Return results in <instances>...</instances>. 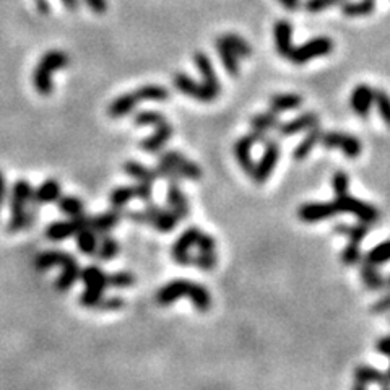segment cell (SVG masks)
<instances>
[{"instance_id":"1","label":"cell","mask_w":390,"mask_h":390,"mask_svg":"<svg viewBox=\"0 0 390 390\" xmlns=\"http://www.w3.org/2000/svg\"><path fill=\"white\" fill-rule=\"evenodd\" d=\"M69 65V56L65 52L51 49L47 51L41 60L37 62L35 72H33V85L35 90L41 96H49L54 90V82H52V74L57 70L65 69Z\"/></svg>"},{"instance_id":"2","label":"cell","mask_w":390,"mask_h":390,"mask_svg":"<svg viewBox=\"0 0 390 390\" xmlns=\"http://www.w3.org/2000/svg\"><path fill=\"white\" fill-rule=\"evenodd\" d=\"M31 184L25 179H18L12 187L10 194V220H8L7 231L18 232L28 230V210L33 201Z\"/></svg>"},{"instance_id":"3","label":"cell","mask_w":390,"mask_h":390,"mask_svg":"<svg viewBox=\"0 0 390 390\" xmlns=\"http://www.w3.org/2000/svg\"><path fill=\"white\" fill-rule=\"evenodd\" d=\"M80 278L85 285V291L80 294V304L83 307H98L104 299V291L109 288L108 275L96 265L82 270Z\"/></svg>"},{"instance_id":"4","label":"cell","mask_w":390,"mask_h":390,"mask_svg":"<svg viewBox=\"0 0 390 390\" xmlns=\"http://www.w3.org/2000/svg\"><path fill=\"white\" fill-rule=\"evenodd\" d=\"M335 207L339 213H350L358 218L359 223H364V225L373 226L379 221L380 212L374 205H371L368 202L359 201V198L350 195V192L335 195Z\"/></svg>"},{"instance_id":"5","label":"cell","mask_w":390,"mask_h":390,"mask_svg":"<svg viewBox=\"0 0 390 390\" xmlns=\"http://www.w3.org/2000/svg\"><path fill=\"white\" fill-rule=\"evenodd\" d=\"M130 218L135 223L150 225L160 232L173 231L180 221L174 212H171L169 208H161L158 205H149L142 212H132Z\"/></svg>"},{"instance_id":"6","label":"cell","mask_w":390,"mask_h":390,"mask_svg":"<svg viewBox=\"0 0 390 390\" xmlns=\"http://www.w3.org/2000/svg\"><path fill=\"white\" fill-rule=\"evenodd\" d=\"M332 51H334V41L327 36H317L303 42V44L293 47L288 59L291 60L294 65H304L314 59H319V57L330 56Z\"/></svg>"},{"instance_id":"7","label":"cell","mask_w":390,"mask_h":390,"mask_svg":"<svg viewBox=\"0 0 390 390\" xmlns=\"http://www.w3.org/2000/svg\"><path fill=\"white\" fill-rule=\"evenodd\" d=\"M321 145L329 150H340L350 160L358 158L361 151H363V145H361L359 139H356L355 135H348L337 130L322 132Z\"/></svg>"},{"instance_id":"8","label":"cell","mask_w":390,"mask_h":390,"mask_svg":"<svg viewBox=\"0 0 390 390\" xmlns=\"http://www.w3.org/2000/svg\"><path fill=\"white\" fill-rule=\"evenodd\" d=\"M280 160V145L277 140H267L265 142V150L260 160L257 161L254 166V171H252V179H254L255 184L262 185L269 180L270 176L277 168Z\"/></svg>"},{"instance_id":"9","label":"cell","mask_w":390,"mask_h":390,"mask_svg":"<svg viewBox=\"0 0 390 390\" xmlns=\"http://www.w3.org/2000/svg\"><path fill=\"white\" fill-rule=\"evenodd\" d=\"M201 230L195 226H190L180 235L171 249V255L173 260L178 265H190L192 264V249L197 246L198 236H201Z\"/></svg>"},{"instance_id":"10","label":"cell","mask_w":390,"mask_h":390,"mask_svg":"<svg viewBox=\"0 0 390 390\" xmlns=\"http://www.w3.org/2000/svg\"><path fill=\"white\" fill-rule=\"evenodd\" d=\"M173 83L179 93H183L189 98L197 99V101L210 103L218 96L217 93H213L212 90L207 87V85L195 82V80L192 77H189L187 74H176L173 78Z\"/></svg>"},{"instance_id":"11","label":"cell","mask_w":390,"mask_h":390,"mask_svg":"<svg viewBox=\"0 0 390 390\" xmlns=\"http://www.w3.org/2000/svg\"><path fill=\"white\" fill-rule=\"evenodd\" d=\"M195 249H197V254L192 255L194 265H197L201 270H205V272L217 267L218 259H217L215 237L208 235V232H201Z\"/></svg>"},{"instance_id":"12","label":"cell","mask_w":390,"mask_h":390,"mask_svg":"<svg viewBox=\"0 0 390 390\" xmlns=\"http://www.w3.org/2000/svg\"><path fill=\"white\" fill-rule=\"evenodd\" d=\"M337 213H339V210H337L334 202H309L303 203L298 208L296 215L303 223L312 225V223H321L323 220H329V218H334Z\"/></svg>"},{"instance_id":"13","label":"cell","mask_w":390,"mask_h":390,"mask_svg":"<svg viewBox=\"0 0 390 390\" xmlns=\"http://www.w3.org/2000/svg\"><path fill=\"white\" fill-rule=\"evenodd\" d=\"M158 160L164 161V163H168L169 166H173V168L180 174V178L198 180L202 179L203 176L201 166L194 163V161H190L189 158H185L183 153H179V151H164V153L160 155Z\"/></svg>"},{"instance_id":"14","label":"cell","mask_w":390,"mask_h":390,"mask_svg":"<svg viewBox=\"0 0 390 390\" xmlns=\"http://www.w3.org/2000/svg\"><path fill=\"white\" fill-rule=\"evenodd\" d=\"M88 218L90 217L82 215L78 218H70L67 221L51 223V225L46 228V237L49 241H56V242L69 239V237L77 235L78 230L88 226Z\"/></svg>"},{"instance_id":"15","label":"cell","mask_w":390,"mask_h":390,"mask_svg":"<svg viewBox=\"0 0 390 390\" xmlns=\"http://www.w3.org/2000/svg\"><path fill=\"white\" fill-rule=\"evenodd\" d=\"M190 288H192V282L189 280H173L158 289L155 299L160 306H171L183 299V296H189Z\"/></svg>"},{"instance_id":"16","label":"cell","mask_w":390,"mask_h":390,"mask_svg":"<svg viewBox=\"0 0 390 390\" xmlns=\"http://www.w3.org/2000/svg\"><path fill=\"white\" fill-rule=\"evenodd\" d=\"M319 122H321L319 114L307 111V112L299 114L298 117L291 119V121L280 124L277 130L282 137H291V135L301 134V132H306V130H309V128L319 126Z\"/></svg>"},{"instance_id":"17","label":"cell","mask_w":390,"mask_h":390,"mask_svg":"<svg viewBox=\"0 0 390 390\" xmlns=\"http://www.w3.org/2000/svg\"><path fill=\"white\" fill-rule=\"evenodd\" d=\"M350 106L356 116L363 119L368 117L371 114V109L374 106V90L366 83L355 87L350 94Z\"/></svg>"},{"instance_id":"18","label":"cell","mask_w":390,"mask_h":390,"mask_svg":"<svg viewBox=\"0 0 390 390\" xmlns=\"http://www.w3.org/2000/svg\"><path fill=\"white\" fill-rule=\"evenodd\" d=\"M192 59H194L195 67H197V70H198V74H201L202 83L207 85V87L210 88L213 93L220 94L221 83H220V80H218V77H217L215 67H213L210 57H208L205 52L198 51V52H195Z\"/></svg>"},{"instance_id":"19","label":"cell","mask_w":390,"mask_h":390,"mask_svg":"<svg viewBox=\"0 0 390 390\" xmlns=\"http://www.w3.org/2000/svg\"><path fill=\"white\" fill-rule=\"evenodd\" d=\"M273 40L277 52L288 59L293 51V25L288 20H278L273 26Z\"/></svg>"},{"instance_id":"20","label":"cell","mask_w":390,"mask_h":390,"mask_svg":"<svg viewBox=\"0 0 390 390\" xmlns=\"http://www.w3.org/2000/svg\"><path fill=\"white\" fill-rule=\"evenodd\" d=\"M171 137H173V126L166 121L161 124V126L155 127L153 134L140 142V149L146 151V153H158V151L168 144Z\"/></svg>"},{"instance_id":"21","label":"cell","mask_w":390,"mask_h":390,"mask_svg":"<svg viewBox=\"0 0 390 390\" xmlns=\"http://www.w3.org/2000/svg\"><path fill=\"white\" fill-rule=\"evenodd\" d=\"M355 380L364 385H379V387H390V379L387 373L373 368L368 364H359L356 366L353 371Z\"/></svg>"},{"instance_id":"22","label":"cell","mask_w":390,"mask_h":390,"mask_svg":"<svg viewBox=\"0 0 390 390\" xmlns=\"http://www.w3.org/2000/svg\"><path fill=\"white\" fill-rule=\"evenodd\" d=\"M166 202H168L169 210L174 212L179 220H184V218L189 217V201L178 183L168 185V190H166Z\"/></svg>"},{"instance_id":"23","label":"cell","mask_w":390,"mask_h":390,"mask_svg":"<svg viewBox=\"0 0 390 390\" xmlns=\"http://www.w3.org/2000/svg\"><path fill=\"white\" fill-rule=\"evenodd\" d=\"M62 195L60 184L57 179H47L40 187L33 190V203L37 207L47 205V203L57 202Z\"/></svg>"},{"instance_id":"24","label":"cell","mask_w":390,"mask_h":390,"mask_svg":"<svg viewBox=\"0 0 390 390\" xmlns=\"http://www.w3.org/2000/svg\"><path fill=\"white\" fill-rule=\"evenodd\" d=\"M255 144L252 142V139L249 135H244L241 137L239 140L235 144V156H236V161L237 164L241 166V169L244 171L246 174H252V171H254V158H252V146Z\"/></svg>"},{"instance_id":"25","label":"cell","mask_w":390,"mask_h":390,"mask_svg":"<svg viewBox=\"0 0 390 390\" xmlns=\"http://www.w3.org/2000/svg\"><path fill=\"white\" fill-rule=\"evenodd\" d=\"M139 96L135 93H124L117 96L114 101L108 106V114L111 119H122L127 114L134 112L137 104H139Z\"/></svg>"},{"instance_id":"26","label":"cell","mask_w":390,"mask_h":390,"mask_svg":"<svg viewBox=\"0 0 390 390\" xmlns=\"http://www.w3.org/2000/svg\"><path fill=\"white\" fill-rule=\"evenodd\" d=\"M121 212L122 210H116V208H112V210L101 213V215L88 218V228H92V230L96 232L98 236L108 235V232L111 231L119 221H121V218H122Z\"/></svg>"},{"instance_id":"27","label":"cell","mask_w":390,"mask_h":390,"mask_svg":"<svg viewBox=\"0 0 390 390\" xmlns=\"http://www.w3.org/2000/svg\"><path fill=\"white\" fill-rule=\"evenodd\" d=\"M321 137H322V128L316 126L312 128H309L307 134L304 135V139L299 142L296 145V149L293 151V158L296 161H304L309 155L312 153V150L321 144Z\"/></svg>"},{"instance_id":"28","label":"cell","mask_w":390,"mask_h":390,"mask_svg":"<svg viewBox=\"0 0 390 390\" xmlns=\"http://www.w3.org/2000/svg\"><path fill=\"white\" fill-rule=\"evenodd\" d=\"M359 277L361 282L364 283V287L369 289V291H382V289L387 288L385 285V277L379 272V269L375 265H371L368 262H361V270H359Z\"/></svg>"},{"instance_id":"29","label":"cell","mask_w":390,"mask_h":390,"mask_svg":"<svg viewBox=\"0 0 390 390\" xmlns=\"http://www.w3.org/2000/svg\"><path fill=\"white\" fill-rule=\"evenodd\" d=\"M72 254L69 252H62V251H46L36 257L35 260V267L40 272H44V270H49L52 267H62L72 259Z\"/></svg>"},{"instance_id":"30","label":"cell","mask_w":390,"mask_h":390,"mask_svg":"<svg viewBox=\"0 0 390 390\" xmlns=\"http://www.w3.org/2000/svg\"><path fill=\"white\" fill-rule=\"evenodd\" d=\"M217 52L226 72L230 74L231 77H237V75H239V57H237L236 52L223 41L221 36L217 40Z\"/></svg>"},{"instance_id":"31","label":"cell","mask_w":390,"mask_h":390,"mask_svg":"<svg viewBox=\"0 0 390 390\" xmlns=\"http://www.w3.org/2000/svg\"><path fill=\"white\" fill-rule=\"evenodd\" d=\"M60 269L62 272L59 275V278L56 280V288L59 289V291H69V289L78 282L82 270H80L75 257H72L65 265H62Z\"/></svg>"},{"instance_id":"32","label":"cell","mask_w":390,"mask_h":390,"mask_svg":"<svg viewBox=\"0 0 390 390\" xmlns=\"http://www.w3.org/2000/svg\"><path fill=\"white\" fill-rule=\"evenodd\" d=\"M270 111L273 112H285L293 111L303 106V96H299L296 93H277L270 98L269 101Z\"/></svg>"},{"instance_id":"33","label":"cell","mask_w":390,"mask_h":390,"mask_svg":"<svg viewBox=\"0 0 390 390\" xmlns=\"http://www.w3.org/2000/svg\"><path fill=\"white\" fill-rule=\"evenodd\" d=\"M124 173L127 176H130L132 179H135L137 183H146V184H151L153 185L155 179L158 178V174H156V171L146 168L145 164L139 163V161H126L124 163Z\"/></svg>"},{"instance_id":"34","label":"cell","mask_w":390,"mask_h":390,"mask_svg":"<svg viewBox=\"0 0 390 390\" xmlns=\"http://www.w3.org/2000/svg\"><path fill=\"white\" fill-rule=\"evenodd\" d=\"M98 235L94 232L92 228L85 226L82 230L77 231V235H75V241H77V247L78 251L82 252L85 255H94L98 251V244H99V239H98Z\"/></svg>"},{"instance_id":"35","label":"cell","mask_w":390,"mask_h":390,"mask_svg":"<svg viewBox=\"0 0 390 390\" xmlns=\"http://www.w3.org/2000/svg\"><path fill=\"white\" fill-rule=\"evenodd\" d=\"M375 0H356V2H346L341 3V13L348 18H359V17H369L375 10Z\"/></svg>"},{"instance_id":"36","label":"cell","mask_w":390,"mask_h":390,"mask_svg":"<svg viewBox=\"0 0 390 390\" xmlns=\"http://www.w3.org/2000/svg\"><path fill=\"white\" fill-rule=\"evenodd\" d=\"M369 228L368 225H364V223H358V225H345V223H340V225H337L334 228L335 232H339V235L345 236L348 242H356V244H359V242H363L366 237L369 235Z\"/></svg>"},{"instance_id":"37","label":"cell","mask_w":390,"mask_h":390,"mask_svg":"<svg viewBox=\"0 0 390 390\" xmlns=\"http://www.w3.org/2000/svg\"><path fill=\"white\" fill-rule=\"evenodd\" d=\"M190 303L194 304V307L197 309L198 312H207L210 311L212 307V294L208 289L203 287L201 283H192V288H190L189 293Z\"/></svg>"},{"instance_id":"38","label":"cell","mask_w":390,"mask_h":390,"mask_svg":"<svg viewBox=\"0 0 390 390\" xmlns=\"http://www.w3.org/2000/svg\"><path fill=\"white\" fill-rule=\"evenodd\" d=\"M134 198H137L135 185H119L109 195V203L116 210H124V207L130 201H134Z\"/></svg>"},{"instance_id":"39","label":"cell","mask_w":390,"mask_h":390,"mask_svg":"<svg viewBox=\"0 0 390 390\" xmlns=\"http://www.w3.org/2000/svg\"><path fill=\"white\" fill-rule=\"evenodd\" d=\"M57 207H59L60 213H64L69 218H78L85 215V205L83 202L72 195H60V198L57 201Z\"/></svg>"},{"instance_id":"40","label":"cell","mask_w":390,"mask_h":390,"mask_svg":"<svg viewBox=\"0 0 390 390\" xmlns=\"http://www.w3.org/2000/svg\"><path fill=\"white\" fill-rule=\"evenodd\" d=\"M251 128L254 130H264V132H270L272 128H278L280 122L278 114L273 111H267V112H260L255 114V116L251 117Z\"/></svg>"},{"instance_id":"41","label":"cell","mask_w":390,"mask_h":390,"mask_svg":"<svg viewBox=\"0 0 390 390\" xmlns=\"http://www.w3.org/2000/svg\"><path fill=\"white\" fill-rule=\"evenodd\" d=\"M363 260L371 265H375V267H380V265L387 264L390 260V239L374 246L373 249L364 255Z\"/></svg>"},{"instance_id":"42","label":"cell","mask_w":390,"mask_h":390,"mask_svg":"<svg viewBox=\"0 0 390 390\" xmlns=\"http://www.w3.org/2000/svg\"><path fill=\"white\" fill-rule=\"evenodd\" d=\"M140 101H166L169 98V92L161 85H145L135 92Z\"/></svg>"},{"instance_id":"43","label":"cell","mask_w":390,"mask_h":390,"mask_svg":"<svg viewBox=\"0 0 390 390\" xmlns=\"http://www.w3.org/2000/svg\"><path fill=\"white\" fill-rule=\"evenodd\" d=\"M119 254V242L114 239L112 236L103 235L101 239H99L96 255L101 262H108V260H112L114 257Z\"/></svg>"},{"instance_id":"44","label":"cell","mask_w":390,"mask_h":390,"mask_svg":"<svg viewBox=\"0 0 390 390\" xmlns=\"http://www.w3.org/2000/svg\"><path fill=\"white\" fill-rule=\"evenodd\" d=\"M221 37H223V41H225L226 44L236 52L239 59L241 57H251L252 47L249 42L244 40V37H241L239 35H235V33H228V35L221 36Z\"/></svg>"},{"instance_id":"45","label":"cell","mask_w":390,"mask_h":390,"mask_svg":"<svg viewBox=\"0 0 390 390\" xmlns=\"http://www.w3.org/2000/svg\"><path fill=\"white\" fill-rule=\"evenodd\" d=\"M340 259H341V264L346 265V267L359 265L363 262V252H361L359 244H356V242H348V244L345 246V249L341 251Z\"/></svg>"},{"instance_id":"46","label":"cell","mask_w":390,"mask_h":390,"mask_svg":"<svg viewBox=\"0 0 390 390\" xmlns=\"http://www.w3.org/2000/svg\"><path fill=\"white\" fill-rule=\"evenodd\" d=\"M374 106L385 126L390 127V96L384 90H374Z\"/></svg>"},{"instance_id":"47","label":"cell","mask_w":390,"mask_h":390,"mask_svg":"<svg viewBox=\"0 0 390 390\" xmlns=\"http://www.w3.org/2000/svg\"><path fill=\"white\" fill-rule=\"evenodd\" d=\"M134 122H135V126H139V127H145V126L158 127L163 122H166V117L158 111H140L135 114Z\"/></svg>"},{"instance_id":"48","label":"cell","mask_w":390,"mask_h":390,"mask_svg":"<svg viewBox=\"0 0 390 390\" xmlns=\"http://www.w3.org/2000/svg\"><path fill=\"white\" fill-rule=\"evenodd\" d=\"M108 283L112 288H130L135 283V277L128 272H116L112 275H108Z\"/></svg>"},{"instance_id":"49","label":"cell","mask_w":390,"mask_h":390,"mask_svg":"<svg viewBox=\"0 0 390 390\" xmlns=\"http://www.w3.org/2000/svg\"><path fill=\"white\" fill-rule=\"evenodd\" d=\"M348 187H350L348 174H346L345 171H337L334 178H332V189H334V194L340 195L348 192Z\"/></svg>"},{"instance_id":"50","label":"cell","mask_w":390,"mask_h":390,"mask_svg":"<svg viewBox=\"0 0 390 390\" xmlns=\"http://www.w3.org/2000/svg\"><path fill=\"white\" fill-rule=\"evenodd\" d=\"M339 3H344V0H306L304 8H306L309 13H319L325 10V8L339 6Z\"/></svg>"},{"instance_id":"51","label":"cell","mask_w":390,"mask_h":390,"mask_svg":"<svg viewBox=\"0 0 390 390\" xmlns=\"http://www.w3.org/2000/svg\"><path fill=\"white\" fill-rule=\"evenodd\" d=\"M135 192H137V198H139V201L150 203L151 197H153V185L146 184V183H137Z\"/></svg>"},{"instance_id":"52","label":"cell","mask_w":390,"mask_h":390,"mask_svg":"<svg viewBox=\"0 0 390 390\" xmlns=\"http://www.w3.org/2000/svg\"><path fill=\"white\" fill-rule=\"evenodd\" d=\"M390 312V293L384 294L382 298L378 299L373 306H371V314H387Z\"/></svg>"},{"instance_id":"53","label":"cell","mask_w":390,"mask_h":390,"mask_svg":"<svg viewBox=\"0 0 390 390\" xmlns=\"http://www.w3.org/2000/svg\"><path fill=\"white\" fill-rule=\"evenodd\" d=\"M122 306L124 301L121 298H104L98 309H103V311H117V309H121Z\"/></svg>"},{"instance_id":"54","label":"cell","mask_w":390,"mask_h":390,"mask_svg":"<svg viewBox=\"0 0 390 390\" xmlns=\"http://www.w3.org/2000/svg\"><path fill=\"white\" fill-rule=\"evenodd\" d=\"M96 15H103L108 10V2L106 0H83Z\"/></svg>"},{"instance_id":"55","label":"cell","mask_w":390,"mask_h":390,"mask_svg":"<svg viewBox=\"0 0 390 390\" xmlns=\"http://www.w3.org/2000/svg\"><path fill=\"white\" fill-rule=\"evenodd\" d=\"M375 351H378L379 355L390 358V335H385L375 341Z\"/></svg>"},{"instance_id":"56","label":"cell","mask_w":390,"mask_h":390,"mask_svg":"<svg viewBox=\"0 0 390 390\" xmlns=\"http://www.w3.org/2000/svg\"><path fill=\"white\" fill-rule=\"evenodd\" d=\"M6 197H7V179H6V174L0 171V212H2Z\"/></svg>"},{"instance_id":"57","label":"cell","mask_w":390,"mask_h":390,"mask_svg":"<svg viewBox=\"0 0 390 390\" xmlns=\"http://www.w3.org/2000/svg\"><path fill=\"white\" fill-rule=\"evenodd\" d=\"M35 6L41 15H47V13L51 12V6L47 0H35Z\"/></svg>"},{"instance_id":"58","label":"cell","mask_w":390,"mask_h":390,"mask_svg":"<svg viewBox=\"0 0 390 390\" xmlns=\"http://www.w3.org/2000/svg\"><path fill=\"white\" fill-rule=\"evenodd\" d=\"M280 3L285 8H288V10H298L299 7H301V0H278Z\"/></svg>"},{"instance_id":"59","label":"cell","mask_w":390,"mask_h":390,"mask_svg":"<svg viewBox=\"0 0 390 390\" xmlns=\"http://www.w3.org/2000/svg\"><path fill=\"white\" fill-rule=\"evenodd\" d=\"M60 2L64 3L69 10H77L78 8V0H60Z\"/></svg>"},{"instance_id":"60","label":"cell","mask_w":390,"mask_h":390,"mask_svg":"<svg viewBox=\"0 0 390 390\" xmlns=\"http://www.w3.org/2000/svg\"><path fill=\"white\" fill-rule=\"evenodd\" d=\"M351 390H368V385L356 382V384L353 385V387H351Z\"/></svg>"},{"instance_id":"61","label":"cell","mask_w":390,"mask_h":390,"mask_svg":"<svg viewBox=\"0 0 390 390\" xmlns=\"http://www.w3.org/2000/svg\"><path fill=\"white\" fill-rule=\"evenodd\" d=\"M385 285H387V288L390 289V275H389L387 278H385Z\"/></svg>"},{"instance_id":"62","label":"cell","mask_w":390,"mask_h":390,"mask_svg":"<svg viewBox=\"0 0 390 390\" xmlns=\"http://www.w3.org/2000/svg\"><path fill=\"white\" fill-rule=\"evenodd\" d=\"M387 375H389V379H390V364H389V368H387Z\"/></svg>"},{"instance_id":"63","label":"cell","mask_w":390,"mask_h":390,"mask_svg":"<svg viewBox=\"0 0 390 390\" xmlns=\"http://www.w3.org/2000/svg\"><path fill=\"white\" fill-rule=\"evenodd\" d=\"M380 390H390V387H380Z\"/></svg>"},{"instance_id":"64","label":"cell","mask_w":390,"mask_h":390,"mask_svg":"<svg viewBox=\"0 0 390 390\" xmlns=\"http://www.w3.org/2000/svg\"><path fill=\"white\" fill-rule=\"evenodd\" d=\"M389 322H390V319H389Z\"/></svg>"}]
</instances>
